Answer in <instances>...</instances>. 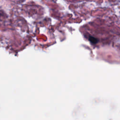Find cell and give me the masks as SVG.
Returning a JSON list of instances; mask_svg holds the SVG:
<instances>
[{
	"mask_svg": "<svg viewBox=\"0 0 120 120\" xmlns=\"http://www.w3.org/2000/svg\"><path fill=\"white\" fill-rule=\"evenodd\" d=\"M89 40L92 44H96L98 42V39L96 38L91 36H90L89 37Z\"/></svg>",
	"mask_w": 120,
	"mask_h": 120,
	"instance_id": "6da1fadb",
	"label": "cell"
}]
</instances>
